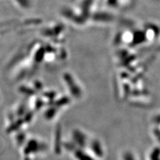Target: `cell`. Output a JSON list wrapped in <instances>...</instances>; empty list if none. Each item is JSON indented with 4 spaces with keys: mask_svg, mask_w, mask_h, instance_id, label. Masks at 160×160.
<instances>
[{
    "mask_svg": "<svg viewBox=\"0 0 160 160\" xmlns=\"http://www.w3.org/2000/svg\"><path fill=\"white\" fill-rule=\"evenodd\" d=\"M89 153L93 157L99 160L104 156V150L102 143L98 139H92L89 143L88 142Z\"/></svg>",
    "mask_w": 160,
    "mask_h": 160,
    "instance_id": "obj_1",
    "label": "cell"
},
{
    "mask_svg": "<svg viewBox=\"0 0 160 160\" xmlns=\"http://www.w3.org/2000/svg\"><path fill=\"white\" fill-rule=\"evenodd\" d=\"M72 138L73 139L74 145H77L79 149H83L87 146L88 143V137L86 133L79 131V130H74L72 133Z\"/></svg>",
    "mask_w": 160,
    "mask_h": 160,
    "instance_id": "obj_2",
    "label": "cell"
},
{
    "mask_svg": "<svg viewBox=\"0 0 160 160\" xmlns=\"http://www.w3.org/2000/svg\"><path fill=\"white\" fill-rule=\"evenodd\" d=\"M120 160H139L136 154L130 149L123 151L120 156Z\"/></svg>",
    "mask_w": 160,
    "mask_h": 160,
    "instance_id": "obj_3",
    "label": "cell"
},
{
    "mask_svg": "<svg viewBox=\"0 0 160 160\" xmlns=\"http://www.w3.org/2000/svg\"><path fill=\"white\" fill-rule=\"evenodd\" d=\"M148 160H160V146L152 148L148 153Z\"/></svg>",
    "mask_w": 160,
    "mask_h": 160,
    "instance_id": "obj_4",
    "label": "cell"
},
{
    "mask_svg": "<svg viewBox=\"0 0 160 160\" xmlns=\"http://www.w3.org/2000/svg\"><path fill=\"white\" fill-rule=\"evenodd\" d=\"M155 123H156V126L152 130V135L153 138L156 140V142L160 146V119L157 120Z\"/></svg>",
    "mask_w": 160,
    "mask_h": 160,
    "instance_id": "obj_5",
    "label": "cell"
}]
</instances>
